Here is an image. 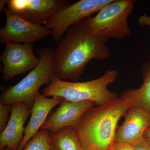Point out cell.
Masks as SVG:
<instances>
[{
  "label": "cell",
  "mask_w": 150,
  "mask_h": 150,
  "mask_svg": "<svg viewBox=\"0 0 150 150\" xmlns=\"http://www.w3.org/2000/svg\"><path fill=\"white\" fill-rule=\"evenodd\" d=\"M66 33L54 51L55 76L57 78L75 81L92 59L110 58L107 46L109 38L93 30L86 18L73 25Z\"/></svg>",
  "instance_id": "obj_1"
},
{
  "label": "cell",
  "mask_w": 150,
  "mask_h": 150,
  "mask_svg": "<svg viewBox=\"0 0 150 150\" xmlns=\"http://www.w3.org/2000/svg\"><path fill=\"white\" fill-rule=\"evenodd\" d=\"M131 107L121 96L88 108L73 126L83 150H109L115 142L118 121Z\"/></svg>",
  "instance_id": "obj_2"
},
{
  "label": "cell",
  "mask_w": 150,
  "mask_h": 150,
  "mask_svg": "<svg viewBox=\"0 0 150 150\" xmlns=\"http://www.w3.org/2000/svg\"><path fill=\"white\" fill-rule=\"evenodd\" d=\"M118 75L116 70L108 71L100 77L82 82L65 81L54 75L48 86L43 88L42 94L46 97H59L71 102L91 101L98 106L118 97L108 88Z\"/></svg>",
  "instance_id": "obj_3"
},
{
  "label": "cell",
  "mask_w": 150,
  "mask_h": 150,
  "mask_svg": "<svg viewBox=\"0 0 150 150\" xmlns=\"http://www.w3.org/2000/svg\"><path fill=\"white\" fill-rule=\"evenodd\" d=\"M37 53L40 56V64L18 83L6 89L1 94L0 103L12 105L21 103L32 108L40 87L49 84L55 75L54 50L40 48Z\"/></svg>",
  "instance_id": "obj_4"
},
{
  "label": "cell",
  "mask_w": 150,
  "mask_h": 150,
  "mask_svg": "<svg viewBox=\"0 0 150 150\" xmlns=\"http://www.w3.org/2000/svg\"><path fill=\"white\" fill-rule=\"evenodd\" d=\"M134 1L113 0L105 6L96 16L86 18L89 26L96 32L101 33L108 38H124L131 35L128 17L133 11Z\"/></svg>",
  "instance_id": "obj_5"
},
{
  "label": "cell",
  "mask_w": 150,
  "mask_h": 150,
  "mask_svg": "<svg viewBox=\"0 0 150 150\" xmlns=\"http://www.w3.org/2000/svg\"><path fill=\"white\" fill-rule=\"evenodd\" d=\"M113 0H81L70 4L54 15L44 26L51 31L53 39L59 41L73 25L90 16Z\"/></svg>",
  "instance_id": "obj_6"
},
{
  "label": "cell",
  "mask_w": 150,
  "mask_h": 150,
  "mask_svg": "<svg viewBox=\"0 0 150 150\" xmlns=\"http://www.w3.org/2000/svg\"><path fill=\"white\" fill-rule=\"evenodd\" d=\"M3 11L6 19L4 26L0 29L1 45L8 42L33 43L51 35V30L44 25L32 23L8 8Z\"/></svg>",
  "instance_id": "obj_7"
},
{
  "label": "cell",
  "mask_w": 150,
  "mask_h": 150,
  "mask_svg": "<svg viewBox=\"0 0 150 150\" xmlns=\"http://www.w3.org/2000/svg\"><path fill=\"white\" fill-rule=\"evenodd\" d=\"M5 45L0 56V61L4 65L2 73L5 81L32 71L40 64V58L33 54V43L8 42Z\"/></svg>",
  "instance_id": "obj_8"
},
{
  "label": "cell",
  "mask_w": 150,
  "mask_h": 150,
  "mask_svg": "<svg viewBox=\"0 0 150 150\" xmlns=\"http://www.w3.org/2000/svg\"><path fill=\"white\" fill-rule=\"evenodd\" d=\"M70 4L67 0H8L7 3L10 10L40 25Z\"/></svg>",
  "instance_id": "obj_9"
},
{
  "label": "cell",
  "mask_w": 150,
  "mask_h": 150,
  "mask_svg": "<svg viewBox=\"0 0 150 150\" xmlns=\"http://www.w3.org/2000/svg\"><path fill=\"white\" fill-rule=\"evenodd\" d=\"M94 103L91 101L71 102L63 99L60 107L51 114L41 129L54 134L66 127L74 126Z\"/></svg>",
  "instance_id": "obj_10"
},
{
  "label": "cell",
  "mask_w": 150,
  "mask_h": 150,
  "mask_svg": "<svg viewBox=\"0 0 150 150\" xmlns=\"http://www.w3.org/2000/svg\"><path fill=\"white\" fill-rule=\"evenodd\" d=\"M124 116L123 124L116 129L115 141L132 144L144 137L150 127V112L131 106Z\"/></svg>",
  "instance_id": "obj_11"
},
{
  "label": "cell",
  "mask_w": 150,
  "mask_h": 150,
  "mask_svg": "<svg viewBox=\"0 0 150 150\" xmlns=\"http://www.w3.org/2000/svg\"><path fill=\"white\" fill-rule=\"evenodd\" d=\"M31 112V109L24 103L12 104L10 118L0 134V150L7 147L18 150L24 137V123Z\"/></svg>",
  "instance_id": "obj_12"
},
{
  "label": "cell",
  "mask_w": 150,
  "mask_h": 150,
  "mask_svg": "<svg viewBox=\"0 0 150 150\" xmlns=\"http://www.w3.org/2000/svg\"><path fill=\"white\" fill-rule=\"evenodd\" d=\"M63 98L54 96L48 98L38 92L31 109V117L25 128L24 137L17 150H23L28 143L38 132L47 120L50 111L57 105L62 103Z\"/></svg>",
  "instance_id": "obj_13"
},
{
  "label": "cell",
  "mask_w": 150,
  "mask_h": 150,
  "mask_svg": "<svg viewBox=\"0 0 150 150\" xmlns=\"http://www.w3.org/2000/svg\"><path fill=\"white\" fill-rule=\"evenodd\" d=\"M143 83L139 88L128 89L122 93L121 96L131 106L139 108L150 112V62L142 68Z\"/></svg>",
  "instance_id": "obj_14"
},
{
  "label": "cell",
  "mask_w": 150,
  "mask_h": 150,
  "mask_svg": "<svg viewBox=\"0 0 150 150\" xmlns=\"http://www.w3.org/2000/svg\"><path fill=\"white\" fill-rule=\"evenodd\" d=\"M54 150H83L79 138L73 126L66 127L51 134Z\"/></svg>",
  "instance_id": "obj_15"
},
{
  "label": "cell",
  "mask_w": 150,
  "mask_h": 150,
  "mask_svg": "<svg viewBox=\"0 0 150 150\" xmlns=\"http://www.w3.org/2000/svg\"><path fill=\"white\" fill-rule=\"evenodd\" d=\"M51 134L49 131L41 129L27 143L24 150H54Z\"/></svg>",
  "instance_id": "obj_16"
},
{
  "label": "cell",
  "mask_w": 150,
  "mask_h": 150,
  "mask_svg": "<svg viewBox=\"0 0 150 150\" xmlns=\"http://www.w3.org/2000/svg\"><path fill=\"white\" fill-rule=\"evenodd\" d=\"M12 105L0 103V131L2 132L6 126L8 117L12 110Z\"/></svg>",
  "instance_id": "obj_17"
},
{
  "label": "cell",
  "mask_w": 150,
  "mask_h": 150,
  "mask_svg": "<svg viewBox=\"0 0 150 150\" xmlns=\"http://www.w3.org/2000/svg\"><path fill=\"white\" fill-rule=\"evenodd\" d=\"M132 144L134 150H150V140L144 137Z\"/></svg>",
  "instance_id": "obj_18"
},
{
  "label": "cell",
  "mask_w": 150,
  "mask_h": 150,
  "mask_svg": "<svg viewBox=\"0 0 150 150\" xmlns=\"http://www.w3.org/2000/svg\"><path fill=\"white\" fill-rule=\"evenodd\" d=\"M109 150H134L132 144L115 141Z\"/></svg>",
  "instance_id": "obj_19"
},
{
  "label": "cell",
  "mask_w": 150,
  "mask_h": 150,
  "mask_svg": "<svg viewBox=\"0 0 150 150\" xmlns=\"http://www.w3.org/2000/svg\"><path fill=\"white\" fill-rule=\"evenodd\" d=\"M138 21L140 25L150 26V16L143 15L138 18Z\"/></svg>",
  "instance_id": "obj_20"
},
{
  "label": "cell",
  "mask_w": 150,
  "mask_h": 150,
  "mask_svg": "<svg viewBox=\"0 0 150 150\" xmlns=\"http://www.w3.org/2000/svg\"><path fill=\"white\" fill-rule=\"evenodd\" d=\"M8 0H1L0 1V11H2L4 10V6L7 3Z\"/></svg>",
  "instance_id": "obj_21"
},
{
  "label": "cell",
  "mask_w": 150,
  "mask_h": 150,
  "mask_svg": "<svg viewBox=\"0 0 150 150\" xmlns=\"http://www.w3.org/2000/svg\"><path fill=\"white\" fill-rule=\"evenodd\" d=\"M144 137L150 140V127L147 129L144 134Z\"/></svg>",
  "instance_id": "obj_22"
},
{
  "label": "cell",
  "mask_w": 150,
  "mask_h": 150,
  "mask_svg": "<svg viewBox=\"0 0 150 150\" xmlns=\"http://www.w3.org/2000/svg\"><path fill=\"white\" fill-rule=\"evenodd\" d=\"M4 150H13L12 149H11V148L8 147H6L5 149H4Z\"/></svg>",
  "instance_id": "obj_23"
}]
</instances>
